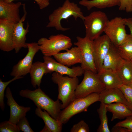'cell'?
<instances>
[{
    "instance_id": "1",
    "label": "cell",
    "mask_w": 132,
    "mask_h": 132,
    "mask_svg": "<svg viewBox=\"0 0 132 132\" xmlns=\"http://www.w3.org/2000/svg\"><path fill=\"white\" fill-rule=\"evenodd\" d=\"M22 97L32 100L37 107L46 111L52 117L58 120L62 109V103L57 99L54 101L46 94L40 87L34 90H22L19 92Z\"/></svg>"
},
{
    "instance_id": "2",
    "label": "cell",
    "mask_w": 132,
    "mask_h": 132,
    "mask_svg": "<svg viewBox=\"0 0 132 132\" xmlns=\"http://www.w3.org/2000/svg\"><path fill=\"white\" fill-rule=\"evenodd\" d=\"M73 16L75 20L78 18L84 20L85 16L77 5L69 0H65L62 5L55 9L49 16V22L46 27L54 28L57 31H65L69 29L64 28L61 24L63 19Z\"/></svg>"
},
{
    "instance_id": "3",
    "label": "cell",
    "mask_w": 132,
    "mask_h": 132,
    "mask_svg": "<svg viewBox=\"0 0 132 132\" xmlns=\"http://www.w3.org/2000/svg\"><path fill=\"white\" fill-rule=\"evenodd\" d=\"M51 79L58 85V99L62 102V109H64L75 99V93L79 84L78 79L77 77L64 76L55 72L52 73Z\"/></svg>"
},
{
    "instance_id": "4",
    "label": "cell",
    "mask_w": 132,
    "mask_h": 132,
    "mask_svg": "<svg viewBox=\"0 0 132 132\" xmlns=\"http://www.w3.org/2000/svg\"><path fill=\"white\" fill-rule=\"evenodd\" d=\"M39 50L44 56H51L62 50L70 49L72 44L71 38L62 34L50 36L48 38L42 37L38 40Z\"/></svg>"
},
{
    "instance_id": "5",
    "label": "cell",
    "mask_w": 132,
    "mask_h": 132,
    "mask_svg": "<svg viewBox=\"0 0 132 132\" xmlns=\"http://www.w3.org/2000/svg\"><path fill=\"white\" fill-rule=\"evenodd\" d=\"M109 21L106 13L100 11H94L85 16L83 21L85 36L92 41L98 38L104 32Z\"/></svg>"
},
{
    "instance_id": "6",
    "label": "cell",
    "mask_w": 132,
    "mask_h": 132,
    "mask_svg": "<svg viewBox=\"0 0 132 132\" xmlns=\"http://www.w3.org/2000/svg\"><path fill=\"white\" fill-rule=\"evenodd\" d=\"M99 93H94L75 99L61 111L58 120L63 124L66 123L73 116L86 111L90 105L99 101Z\"/></svg>"
},
{
    "instance_id": "7",
    "label": "cell",
    "mask_w": 132,
    "mask_h": 132,
    "mask_svg": "<svg viewBox=\"0 0 132 132\" xmlns=\"http://www.w3.org/2000/svg\"><path fill=\"white\" fill-rule=\"evenodd\" d=\"M83 74V79L75 90V99L85 97L93 93H99L105 88L97 73L85 70Z\"/></svg>"
},
{
    "instance_id": "8",
    "label": "cell",
    "mask_w": 132,
    "mask_h": 132,
    "mask_svg": "<svg viewBox=\"0 0 132 132\" xmlns=\"http://www.w3.org/2000/svg\"><path fill=\"white\" fill-rule=\"evenodd\" d=\"M77 41L74 44L80 49L82 58L81 66L84 70L91 71L97 73L94 62L93 41L85 36L83 38L77 36Z\"/></svg>"
},
{
    "instance_id": "9",
    "label": "cell",
    "mask_w": 132,
    "mask_h": 132,
    "mask_svg": "<svg viewBox=\"0 0 132 132\" xmlns=\"http://www.w3.org/2000/svg\"><path fill=\"white\" fill-rule=\"evenodd\" d=\"M124 18L116 17L109 20L104 31L105 34L117 48L126 39V33Z\"/></svg>"
},
{
    "instance_id": "10",
    "label": "cell",
    "mask_w": 132,
    "mask_h": 132,
    "mask_svg": "<svg viewBox=\"0 0 132 132\" xmlns=\"http://www.w3.org/2000/svg\"><path fill=\"white\" fill-rule=\"evenodd\" d=\"M28 52L22 59L14 65L10 73L11 76L14 77H23L29 73L33 63V58L39 50V45L37 43H27Z\"/></svg>"
},
{
    "instance_id": "11",
    "label": "cell",
    "mask_w": 132,
    "mask_h": 132,
    "mask_svg": "<svg viewBox=\"0 0 132 132\" xmlns=\"http://www.w3.org/2000/svg\"><path fill=\"white\" fill-rule=\"evenodd\" d=\"M23 14L18 22L14 24L13 29V43L15 52L18 53L23 48H27L26 42V35L29 32V24L27 23L25 29L23 27V22L25 21L27 14L25 4H23Z\"/></svg>"
},
{
    "instance_id": "12",
    "label": "cell",
    "mask_w": 132,
    "mask_h": 132,
    "mask_svg": "<svg viewBox=\"0 0 132 132\" xmlns=\"http://www.w3.org/2000/svg\"><path fill=\"white\" fill-rule=\"evenodd\" d=\"M112 43L109 38L105 34L100 36L93 41L94 62L97 73L101 69L104 59Z\"/></svg>"
},
{
    "instance_id": "13",
    "label": "cell",
    "mask_w": 132,
    "mask_h": 132,
    "mask_svg": "<svg viewBox=\"0 0 132 132\" xmlns=\"http://www.w3.org/2000/svg\"><path fill=\"white\" fill-rule=\"evenodd\" d=\"M15 23L5 19H0V49L8 52L14 49L13 36Z\"/></svg>"
},
{
    "instance_id": "14",
    "label": "cell",
    "mask_w": 132,
    "mask_h": 132,
    "mask_svg": "<svg viewBox=\"0 0 132 132\" xmlns=\"http://www.w3.org/2000/svg\"><path fill=\"white\" fill-rule=\"evenodd\" d=\"M5 97L7 99V104L10 109V116L9 121L17 124L20 119L25 116L26 113L31 110V108L18 104L14 99L9 87L6 88Z\"/></svg>"
},
{
    "instance_id": "15",
    "label": "cell",
    "mask_w": 132,
    "mask_h": 132,
    "mask_svg": "<svg viewBox=\"0 0 132 132\" xmlns=\"http://www.w3.org/2000/svg\"><path fill=\"white\" fill-rule=\"evenodd\" d=\"M22 4L19 2H6L0 0V19L7 20L14 23L18 22L21 18L19 8Z\"/></svg>"
},
{
    "instance_id": "16",
    "label": "cell",
    "mask_w": 132,
    "mask_h": 132,
    "mask_svg": "<svg viewBox=\"0 0 132 132\" xmlns=\"http://www.w3.org/2000/svg\"><path fill=\"white\" fill-rule=\"evenodd\" d=\"M64 53H59L53 56L56 61L67 66L81 64L82 58L81 51L77 46L73 47Z\"/></svg>"
},
{
    "instance_id": "17",
    "label": "cell",
    "mask_w": 132,
    "mask_h": 132,
    "mask_svg": "<svg viewBox=\"0 0 132 132\" xmlns=\"http://www.w3.org/2000/svg\"><path fill=\"white\" fill-rule=\"evenodd\" d=\"M99 101L106 104L113 102L121 103L130 108L123 93L118 88H105L99 93Z\"/></svg>"
},
{
    "instance_id": "18",
    "label": "cell",
    "mask_w": 132,
    "mask_h": 132,
    "mask_svg": "<svg viewBox=\"0 0 132 132\" xmlns=\"http://www.w3.org/2000/svg\"><path fill=\"white\" fill-rule=\"evenodd\" d=\"M123 60L118 52L117 48L112 43L104 59L101 70L117 71Z\"/></svg>"
},
{
    "instance_id": "19",
    "label": "cell",
    "mask_w": 132,
    "mask_h": 132,
    "mask_svg": "<svg viewBox=\"0 0 132 132\" xmlns=\"http://www.w3.org/2000/svg\"><path fill=\"white\" fill-rule=\"evenodd\" d=\"M35 114L43 120L45 125L41 132H61L62 131L63 124L58 120L51 117L45 110L44 111L39 108L35 110Z\"/></svg>"
},
{
    "instance_id": "20",
    "label": "cell",
    "mask_w": 132,
    "mask_h": 132,
    "mask_svg": "<svg viewBox=\"0 0 132 132\" xmlns=\"http://www.w3.org/2000/svg\"><path fill=\"white\" fill-rule=\"evenodd\" d=\"M97 75L105 88H118L122 84L117 71L101 69Z\"/></svg>"
},
{
    "instance_id": "21",
    "label": "cell",
    "mask_w": 132,
    "mask_h": 132,
    "mask_svg": "<svg viewBox=\"0 0 132 132\" xmlns=\"http://www.w3.org/2000/svg\"><path fill=\"white\" fill-rule=\"evenodd\" d=\"M31 83L34 88L40 87L44 75L49 73L44 62L37 61L33 63L29 71Z\"/></svg>"
},
{
    "instance_id": "22",
    "label": "cell",
    "mask_w": 132,
    "mask_h": 132,
    "mask_svg": "<svg viewBox=\"0 0 132 132\" xmlns=\"http://www.w3.org/2000/svg\"><path fill=\"white\" fill-rule=\"evenodd\" d=\"M107 111L111 112V121L116 119H123L132 115V110L127 106L120 103L106 104Z\"/></svg>"
},
{
    "instance_id": "23",
    "label": "cell",
    "mask_w": 132,
    "mask_h": 132,
    "mask_svg": "<svg viewBox=\"0 0 132 132\" xmlns=\"http://www.w3.org/2000/svg\"><path fill=\"white\" fill-rule=\"evenodd\" d=\"M79 4L86 7L88 10L94 7L100 9L119 6L120 0H81Z\"/></svg>"
},
{
    "instance_id": "24",
    "label": "cell",
    "mask_w": 132,
    "mask_h": 132,
    "mask_svg": "<svg viewBox=\"0 0 132 132\" xmlns=\"http://www.w3.org/2000/svg\"><path fill=\"white\" fill-rule=\"evenodd\" d=\"M84 70L81 66H74L70 68L56 61L55 71L62 75H66L71 77L81 76L84 74Z\"/></svg>"
},
{
    "instance_id": "25",
    "label": "cell",
    "mask_w": 132,
    "mask_h": 132,
    "mask_svg": "<svg viewBox=\"0 0 132 132\" xmlns=\"http://www.w3.org/2000/svg\"><path fill=\"white\" fill-rule=\"evenodd\" d=\"M123 84L129 85L132 82V63L124 60L117 71Z\"/></svg>"
},
{
    "instance_id": "26",
    "label": "cell",
    "mask_w": 132,
    "mask_h": 132,
    "mask_svg": "<svg viewBox=\"0 0 132 132\" xmlns=\"http://www.w3.org/2000/svg\"><path fill=\"white\" fill-rule=\"evenodd\" d=\"M117 48L123 59L132 61V36L130 34H128L126 40Z\"/></svg>"
},
{
    "instance_id": "27",
    "label": "cell",
    "mask_w": 132,
    "mask_h": 132,
    "mask_svg": "<svg viewBox=\"0 0 132 132\" xmlns=\"http://www.w3.org/2000/svg\"><path fill=\"white\" fill-rule=\"evenodd\" d=\"M100 121V124L97 129L98 132H110L108 124L106 104L100 102V107L97 110Z\"/></svg>"
},
{
    "instance_id": "28",
    "label": "cell",
    "mask_w": 132,
    "mask_h": 132,
    "mask_svg": "<svg viewBox=\"0 0 132 132\" xmlns=\"http://www.w3.org/2000/svg\"><path fill=\"white\" fill-rule=\"evenodd\" d=\"M23 77H15L12 79L7 82L2 81L1 78L0 79V106L1 110L3 111L5 108L4 102V92L6 88L8 85L10 83L18 79L23 78Z\"/></svg>"
},
{
    "instance_id": "29",
    "label": "cell",
    "mask_w": 132,
    "mask_h": 132,
    "mask_svg": "<svg viewBox=\"0 0 132 132\" xmlns=\"http://www.w3.org/2000/svg\"><path fill=\"white\" fill-rule=\"evenodd\" d=\"M123 93L128 103L130 109L132 110V85L122 84L119 88Z\"/></svg>"
},
{
    "instance_id": "30",
    "label": "cell",
    "mask_w": 132,
    "mask_h": 132,
    "mask_svg": "<svg viewBox=\"0 0 132 132\" xmlns=\"http://www.w3.org/2000/svg\"><path fill=\"white\" fill-rule=\"evenodd\" d=\"M20 131L17 124L12 123L9 121L0 123V132H19Z\"/></svg>"
},
{
    "instance_id": "31",
    "label": "cell",
    "mask_w": 132,
    "mask_h": 132,
    "mask_svg": "<svg viewBox=\"0 0 132 132\" xmlns=\"http://www.w3.org/2000/svg\"><path fill=\"white\" fill-rule=\"evenodd\" d=\"M89 129L88 124L84 121L81 120L74 125L71 129V132H88Z\"/></svg>"
},
{
    "instance_id": "32",
    "label": "cell",
    "mask_w": 132,
    "mask_h": 132,
    "mask_svg": "<svg viewBox=\"0 0 132 132\" xmlns=\"http://www.w3.org/2000/svg\"><path fill=\"white\" fill-rule=\"evenodd\" d=\"M20 131L24 132H34L30 126L27 118L24 117L20 119L17 124Z\"/></svg>"
},
{
    "instance_id": "33",
    "label": "cell",
    "mask_w": 132,
    "mask_h": 132,
    "mask_svg": "<svg viewBox=\"0 0 132 132\" xmlns=\"http://www.w3.org/2000/svg\"><path fill=\"white\" fill-rule=\"evenodd\" d=\"M43 58L49 73L55 72L56 61L51 56H44Z\"/></svg>"
},
{
    "instance_id": "34",
    "label": "cell",
    "mask_w": 132,
    "mask_h": 132,
    "mask_svg": "<svg viewBox=\"0 0 132 132\" xmlns=\"http://www.w3.org/2000/svg\"><path fill=\"white\" fill-rule=\"evenodd\" d=\"M119 9L127 12H132V0H120Z\"/></svg>"
},
{
    "instance_id": "35",
    "label": "cell",
    "mask_w": 132,
    "mask_h": 132,
    "mask_svg": "<svg viewBox=\"0 0 132 132\" xmlns=\"http://www.w3.org/2000/svg\"><path fill=\"white\" fill-rule=\"evenodd\" d=\"M114 126L125 128L129 130V132H132V115L127 117L125 120L119 122Z\"/></svg>"
},
{
    "instance_id": "36",
    "label": "cell",
    "mask_w": 132,
    "mask_h": 132,
    "mask_svg": "<svg viewBox=\"0 0 132 132\" xmlns=\"http://www.w3.org/2000/svg\"><path fill=\"white\" fill-rule=\"evenodd\" d=\"M17 0H3L6 2H12ZM35 1L38 5L40 9L42 10L47 7L49 5V1L48 0H33Z\"/></svg>"
},
{
    "instance_id": "37",
    "label": "cell",
    "mask_w": 132,
    "mask_h": 132,
    "mask_svg": "<svg viewBox=\"0 0 132 132\" xmlns=\"http://www.w3.org/2000/svg\"><path fill=\"white\" fill-rule=\"evenodd\" d=\"M112 132H129L126 128L119 126H114L112 128Z\"/></svg>"
},
{
    "instance_id": "38",
    "label": "cell",
    "mask_w": 132,
    "mask_h": 132,
    "mask_svg": "<svg viewBox=\"0 0 132 132\" xmlns=\"http://www.w3.org/2000/svg\"><path fill=\"white\" fill-rule=\"evenodd\" d=\"M124 19L126 26L128 27L130 32V34L132 36V18H124Z\"/></svg>"
},
{
    "instance_id": "39",
    "label": "cell",
    "mask_w": 132,
    "mask_h": 132,
    "mask_svg": "<svg viewBox=\"0 0 132 132\" xmlns=\"http://www.w3.org/2000/svg\"><path fill=\"white\" fill-rule=\"evenodd\" d=\"M48 0L49 1H50L51 0Z\"/></svg>"
},
{
    "instance_id": "40",
    "label": "cell",
    "mask_w": 132,
    "mask_h": 132,
    "mask_svg": "<svg viewBox=\"0 0 132 132\" xmlns=\"http://www.w3.org/2000/svg\"><path fill=\"white\" fill-rule=\"evenodd\" d=\"M2 0L3 1V0Z\"/></svg>"
},
{
    "instance_id": "41",
    "label": "cell",
    "mask_w": 132,
    "mask_h": 132,
    "mask_svg": "<svg viewBox=\"0 0 132 132\" xmlns=\"http://www.w3.org/2000/svg\"><path fill=\"white\" fill-rule=\"evenodd\" d=\"M131 62H132V61Z\"/></svg>"
},
{
    "instance_id": "42",
    "label": "cell",
    "mask_w": 132,
    "mask_h": 132,
    "mask_svg": "<svg viewBox=\"0 0 132 132\" xmlns=\"http://www.w3.org/2000/svg\"></svg>"
}]
</instances>
